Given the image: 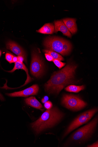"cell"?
I'll return each mask as SVG.
<instances>
[{"label": "cell", "instance_id": "1", "mask_svg": "<svg viewBox=\"0 0 98 147\" xmlns=\"http://www.w3.org/2000/svg\"><path fill=\"white\" fill-rule=\"evenodd\" d=\"M77 68L76 65L70 63L62 70L55 72L45 85L46 91L49 94H58L66 86L76 84L74 75Z\"/></svg>", "mask_w": 98, "mask_h": 147}, {"label": "cell", "instance_id": "2", "mask_svg": "<svg viewBox=\"0 0 98 147\" xmlns=\"http://www.w3.org/2000/svg\"><path fill=\"white\" fill-rule=\"evenodd\" d=\"M64 114L56 107L46 110L36 121L31 124V127L36 134L53 127L58 123Z\"/></svg>", "mask_w": 98, "mask_h": 147}, {"label": "cell", "instance_id": "3", "mask_svg": "<svg viewBox=\"0 0 98 147\" xmlns=\"http://www.w3.org/2000/svg\"><path fill=\"white\" fill-rule=\"evenodd\" d=\"M44 45L47 50L55 51L63 56L71 52L72 44L67 40L56 36H49L45 40Z\"/></svg>", "mask_w": 98, "mask_h": 147}, {"label": "cell", "instance_id": "4", "mask_svg": "<svg viewBox=\"0 0 98 147\" xmlns=\"http://www.w3.org/2000/svg\"><path fill=\"white\" fill-rule=\"evenodd\" d=\"M97 123L98 117L96 116L89 123L74 132L71 137V140L77 142L87 141L93 135Z\"/></svg>", "mask_w": 98, "mask_h": 147}, {"label": "cell", "instance_id": "5", "mask_svg": "<svg viewBox=\"0 0 98 147\" xmlns=\"http://www.w3.org/2000/svg\"><path fill=\"white\" fill-rule=\"evenodd\" d=\"M98 111L94 108L84 112L77 116L67 128L64 135L63 138L69 133L80 126L87 123Z\"/></svg>", "mask_w": 98, "mask_h": 147}, {"label": "cell", "instance_id": "6", "mask_svg": "<svg viewBox=\"0 0 98 147\" xmlns=\"http://www.w3.org/2000/svg\"><path fill=\"white\" fill-rule=\"evenodd\" d=\"M62 103L65 108L74 111L81 110L87 105V103L79 96L72 94L64 95Z\"/></svg>", "mask_w": 98, "mask_h": 147}, {"label": "cell", "instance_id": "7", "mask_svg": "<svg viewBox=\"0 0 98 147\" xmlns=\"http://www.w3.org/2000/svg\"><path fill=\"white\" fill-rule=\"evenodd\" d=\"M30 69L32 74L37 78L41 76L44 72L45 66L43 60L35 51L32 52Z\"/></svg>", "mask_w": 98, "mask_h": 147}, {"label": "cell", "instance_id": "8", "mask_svg": "<svg viewBox=\"0 0 98 147\" xmlns=\"http://www.w3.org/2000/svg\"><path fill=\"white\" fill-rule=\"evenodd\" d=\"M38 85L35 84L24 90L11 93H7V95L12 97H26L31 96L37 95L39 90Z\"/></svg>", "mask_w": 98, "mask_h": 147}, {"label": "cell", "instance_id": "9", "mask_svg": "<svg viewBox=\"0 0 98 147\" xmlns=\"http://www.w3.org/2000/svg\"><path fill=\"white\" fill-rule=\"evenodd\" d=\"M7 49L11 51L16 55L23 57L26 60V53L24 49L19 45L14 42L8 41L6 45Z\"/></svg>", "mask_w": 98, "mask_h": 147}, {"label": "cell", "instance_id": "10", "mask_svg": "<svg viewBox=\"0 0 98 147\" xmlns=\"http://www.w3.org/2000/svg\"><path fill=\"white\" fill-rule=\"evenodd\" d=\"M54 32L57 33L60 31L64 35L69 38L72 37V34L68 30L63 20H62L55 21L54 22Z\"/></svg>", "mask_w": 98, "mask_h": 147}, {"label": "cell", "instance_id": "11", "mask_svg": "<svg viewBox=\"0 0 98 147\" xmlns=\"http://www.w3.org/2000/svg\"><path fill=\"white\" fill-rule=\"evenodd\" d=\"M63 21L70 32L74 34L77 31L76 20L75 18H67L63 20Z\"/></svg>", "mask_w": 98, "mask_h": 147}, {"label": "cell", "instance_id": "12", "mask_svg": "<svg viewBox=\"0 0 98 147\" xmlns=\"http://www.w3.org/2000/svg\"><path fill=\"white\" fill-rule=\"evenodd\" d=\"M18 69H22L24 70L27 75V79L23 86L28 84L32 81L33 79L30 76L29 74L28 71V69L23 63H21L18 61L15 63L14 67L11 70L8 72L9 73H12Z\"/></svg>", "mask_w": 98, "mask_h": 147}, {"label": "cell", "instance_id": "13", "mask_svg": "<svg viewBox=\"0 0 98 147\" xmlns=\"http://www.w3.org/2000/svg\"><path fill=\"white\" fill-rule=\"evenodd\" d=\"M26 103L33 107L43 111L44 109L41 104L34 97L31 96L25 99Z\"/></svg>", "mask_w": 98, "mask_h": 147}, {"label": "cell", "instance_id": "14", "mask_svg": "<svg viewBox=\"0 0 98 147\" xmlns=\"http://www.w3.org/2000/svg\"><path fill=\"white\" fill-rule=\"evenodd\" d=\"M54 25L52 23H47L45 24L37 32L45 34H52L54 32Z\"/></svg>", "mask_w": 98, "mask_h": 147}, {"label": "cell", "instance_id": "15", "mask_svg": "<svg viewBox=\"0 0 98 147\" xmlns=\"http://www.w3.org/2000/svg\"><path fill=\"white\" fill-rule=\"evenodd\" d=\"M84 86H77L74 85H70L66 87L65 90L68 92L78 93L82 90L84 89Z\"/></svg>", "mask_w": 98, "mask_h": 147}, {"label": "cell", "instance_id": "16", "mask_svg": "<svg viewBox=\"0 0 98 147\" xmlns=\"http://www.w3.org/2000/svg\"><path fill=\"white\" fill-rule=\"evenodd\" d=\"M43 51L45 53L49 54L54 59L58 60L60 61H64V59L63 57L57 52L47 49L43 50Z\"/></svg>", "mask_w": 98, "mask_h": 147}, {"label": "cell", "instance_id": "17", "mask_svg": "<svg viewBox=\"0 0 98 147\" xmlns=\"http://www.w3.org/2000/svg\"><path fill=\"white\" fill-rule=\"evenodd\" d=\"M53 62L60 69L62 68L66 64L65 63L62 62L61 61L57 59H54Z\"/></svg>", "mask_w": 98, "mask_h": 147}, {"label": "cell", "instance_id": "18", "mask_svg": "<svg viewBox=\"0 0 98 147\" xmlns=\"http://www.w3.org/2000/svg\"><path fill=\"white\" fill-rule=\"evenodd\" d=\"M13 56L10 53H7L5 55V59L9 63H12V60Z\"/></svg>", "mask_w": 98, "mask_h": 147}, {"label": "cell", "instance_id": "19", "mask_svg": "<svg viewBox=\"0 0 98 147\" xmlns=\"http://www.w3.org/2000/svg\"><path fill=\"white\" fill-rule=\"evenodd\" d=\"M53 106L52 103L50 101H48L44 103L45 108L47 110H49L51 109Z\"/></svg>", "mask_w": 98, "mask_h": 147}, {"label": "cell", "instance_id": "20", "mask_svg": "<svg viewBox=\"0 0 98 147\" xmlns=\"http://www.w3.org/2000/svg\"><path fill=\"white\" fill-rule=\"evenodd\" d=\"M46 59L50 61H53L54 60L53 58L49 54L45 53V54Z\"/></svg>", "mask_w": 98, "mask_h": 147}, {"label": "cell", "instance_id": "21", "mask_svg": "<svg viewBox=\"0 0 98 147\" xmlns=\"http://www.w3.org/2000/svg\"><path fill=\"white\" fill-rule=\"evenodd\" d=\"M18 61H19L21 63H23V62L25 60L24 57L21 56H18Z\"/></svg>", "mask_w": 98, "mask_h": 147}, {"label": "cell", "instance_id": "22", "mask_svg": "<svg viewBox=\"0 0 98 147\" xmlns=\"http://www.w3.org/2000/svg\"><path fill=\"white\" fill-rule=\"evenodd\" d=\"M87 147H98V141L92 144L89 145Z\"/></svg>", "mask_w": 98, "mask_h": 147}, {"label": "cell", "instance_id": "23", "mask_svg": "<svg viewBox=\"0 0 98 147\" xmlns=\"http://www.w3.org/2000/svg\"><path fill=\"white\" fill-rule=\"evenodd\" d=\"M49 100V98L47 96H45L44 98L42 99L41 102L43 103H45L47 101Z\"/></svg>", "mask_w": 98, "mask_h": 147}, {"label": "cell", "instance_id": "24", "mask_svg": "<svg viewBox=\"0 0 98 147\" xmlns=\"http://www.w3.org/2000/svg\"><path fill=\"white\" fill-rule=\"evenodd\" d=\"M18 61V57L14 56L13 58V59H12V63H16Z\"/></svg>", "mask_w": 98, "mask_h": 147}, {"label": "cell", "instance_id": "25", "mask_svg": "<svg viewBox=\"0 0 98 147\" xmlns=\"http://www.w3.org/2000/svg\"><path fill=\"white\" fill-rule=\"evenodd\" d=\"M4 99L3 96L0 93V100H3Z\"/></svg>", "mask_w": 98, "mask_h": 147}, {"label": "cell", "instance_id": "26", "mask_svg": "<svg viewBox=\"0 0 98 147\" xmlns=\"http://www.w3.org/2000/svg\"><path fill=\"white\" fill-rule=\"evenodd\" d=\"M2 54V52L1 50H0V57L1 56Z\"/></svg>", "mask_w": 98, "mask_h": 147}]
</instances>
